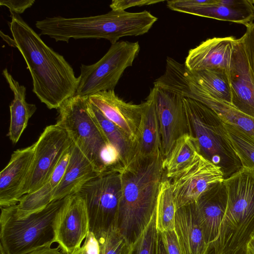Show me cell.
I'll use <instances>...</instances> for the list:
<instances>
[{
    "mask_svg": "<svg viewBox=\"0 0 254 254\" xmlns=\"http://www.w3.org/2000/svg\"><path fill=\"white\" fill-rule=\"evenodd\" d=\"M175 231L183 254H203L207 247L193 203L176 209Z\"/></svg>",
    "mask_w": 254,
    "mask_h": 254,
    "instance_id": "21",
    "label": "cell"
},
{
    "mask_svg": "<svg viewBox=\"0 0 254 254\" xmlns=\"http://www.w3.org/2000/svg\"><path fill=\"white\" fill-rule=\"evenodd\" d=\"M218 3L232 9L254 12V4L250 0H217Z\"/></svg>",
    "mask_w": 254,
    "mask_h": 254,
    "instance_id": "37",
    "label": "cell"
},
{
    "mask_svg": "<svg viewBox=\"0 0 254 254\" xmlns=\"http://www.w3.org/2000/svg\"><path fill=\"white\" fill-rule=\"evenodd\" d=\"M149 94L155 106L161 134V152L164 159L176 140L189 133L183 97L154 84Z\"/></svg>",
    "mask_w": 254,
    "mask_h": 254,
    "instance_id": "11",
    "label": "cell"
},
{
    "mask_svg": "<svg viewBox=\"0 0 254 254\" xmlns=\"http://www.w3.org/2000/svg\"><path fill=\"white\" fill-rule=\"evenodd\" d=\"M244 254H254V235L245 246Z\"/></svg>",
    "mask_w": 254,
    "mask_h": 254,
    "instance_id": "40",
    "label": "cell"
},
{
    "mask_svg": "<svg viewBox=\"0 0 254 254\" xmlns=\"http://www.w3.org/2000/svg\"><path fill=\"white\" fill-rule=\"evenodd\" d=\"M35 2V0H1L0 5L7 7L10 14L20 15L31 7Z\"/></svg>",
    "mask_w": 254,
    "mask_h": 254,
    "instance_id": "36",
    "label": "cell"
},
{
    "mask_svg": "<svg viewBox=\"0 0 254 254\" xmlns=\"http://www.w3.org/2000/svg\"><path fill=\"white\" fill-rule=\"evenodd\" d=\"M176 211L171 182L164 178L159 187L156 206L157 227L159 232L175 230Z\"/></svg>",
    "mask_w": 254,
    "mask_h": 254,
    "instance_id": "27",
    "label": "cell"
},
{
    "mask_svg": "<svg viewBox=\"0 0 254 254\" xmlns=\"http://www.w3.org/2000/svg\"><path fill=\"white\" fill-rule=\"evenodd\" d=\"M170 9L196 16L233 22L247 26L254 20V12L242 11L218 3L217 0L167 1Z\"/></svg>",
    "mask_w": 254,
    "mask_h": 254,
    "instance_id": "18",
    "label": "cell"
},
{
    "mask_svg": "<svg viewBox=\"0 0 254 254\" xmlns=\"http://www.w3.org/2000/svg\"><path fill=\"white\" fill-rule=\"evenodd\" d=\"M228 76L232 105L242 113L254 118V74L239 39H237L234 46Z\"/></svg>",
    "mask_w": 254,
    "mask_h": 254,
    "instance_id": "14",
    "label": "cell"
},
{
    "mask_svg": "<svg viewBox=\"0 0 254 254\" xmlns=\"http://www.w3.org/2000/svg\"><path fill=\"white\" fill-rule=\"evenodd\" d=\"M253 3L254 4V0H253Z\"/></svg>",
    "mask_w": 254,
    "mask_h": 254,
    "instance_id": "45",
    "label": "cell"
},
{
    "mask_svg": "<svg viewBox=\"0 0 254 254\" xmlns=\"http://www.w3.org/2000/svg\"><path fill=\"white\" fill-rule=\"evenodd\" d=\"M171 182L176 209L194 202L198 197L225 178L221 169L199 153L177 172Z\"/></svg>",
    "mask_w": 254,
    "mask_h": 254,
    "instance_id": "9",
    "label": "cell"
},
{
    "mask_svg": "<svg viewBox=\"0 0 254 254\" xmlns=\"http://www.w3.org/2000/svg\"><path fill=\"white\" fill-rule=\"evenodd\" d=\"M183 101L189 133L195 139L199 153L218 167L225 179L241 169L223 120L198 101L185 97Z\"/></svg>",
    "mask_w": 254,
    "mask_h": 254,
    "instance_id": "6",
    "label": "cell"
},
{
    "mask_svg": "<svg viewBox=\"0 0 254 254\" xmlns=\"http://www.w3.org/2000/svg\"><path fill=\"white\" fill-rule=\"evenodd\" d=\"M34 154V144L11 154L8 163L0 173V207L17 204L27 193Z\"/></svg>",
    "mask_w": 254,
    "mask_h": 254,
    "instance_id": "13",
    "label": "cell"
},
{
    "mask_svg": "<svg viewBox=\"0 0 254 254\" xmlns=\"http://www.w3.org/2000/svg\"><path fill=\"white\" fill-rule=\"evenodd\" d=\"M245 34L240 38L250 68L254 74V23L246 26Z\"/></svg>",
    "mask_w": 254,
    "mask_h": 254,
    "instance_id": "32",
    "label": "cell"
},
{
    "mask_svg": "<svg viewBox=\"0 0 254 254\" xmlns=\"http://www.w3.org/2000/svg\"><path fill=\"white\" fill-rule=\"evenodd\" d=\"M76 194L85 202L89 232L96 239L112 226H116L122 195L120 172L101 174L86 183Z\"/></svg>",
    "mask_w": 254,
    "mask_h": 254,
    "instance_id": "8",
    "label": "cell"
},
{
    "mask_svg": "<svg viewBox=\"0 0 254 254\" xmlns=\"http://www.w3.org/2000/svg\"><path fill=\"white\" fill-rule=\"evenodd\" d=\"M97 240L99 254H128L130 245L115 225L103 233Z\"/></svg>",
    "mask_w": 254,
    "mask_h": 254,
    "instance_id": "31",
    "label": "cell"
},
{
    "mask_svg": "<svg viewBox=\"0 0 254 254\" xmlns=\"http://www.w3.org/2000/svg\"><path fill=\"white\" fill-rule=\"evenodd\" d=\"M164 1L162 0H114L110 7L112 10H125L131 7L148 5Z\"/></svg>",
    "mask_w": 254,
    "mask_h": 254,
    "instance_id": "34",
    "label": "cell"
},
{
    "mask_svg": "<svg viewBox=\"0 0 254 254\" xmlns=\"http://www.w3.org/2000/svg\"><path fill=\"white\" fill-rule=\"evenodd\" d=\"M196 100L212 110L226 124L238 128L254 139V118L206 91L200 93Z\"/></svg>",
    "mask_w": 254,
    "mask_h": 254,
    "instance_id": "25",
    "label": "cell"
},
{
    "mask_svg": "<svg viewBox=\"0 0 254 254\" xmlns=\"http://www.w3.org/2000/svg\"><path fill=\"white\" fill-rule=\"evenodd\" d=\"M0 33L1 38L7 43L9 46L15 48V42L13 38H11L8 35L5 34L1 31H0Z\"/></svg>",
    "mask_w": 254,
    "mask_h": 254,
    "instance_id": "41",
    "label": "cell"
},
{
    "mask_svg": "<svg viewBox=\"0 0 254 254\" xmlns=\"http://www.w3.org/2000/svg\"><path fill=\"white\" fill-rule=\"evenodd\" d=\"M88 97L74 95L57 109V124L64 129L100 174L124 167L119 152L107 140L87 108Z\"/></svg>",
    "mask_w": 254,
    "mask_h": 254,
    "instance_id": "3",
    "label": "cell"
},
{
    "mask_svg": "<svg viewBox=\"0 0 254 254\" xmlns=\"http://www.w3.org/2000/svg\"><path fill=\"white\" fill-rule=\"evenodd\" d=\"M89 232V219L84 199L78 194L71 195L59 216L55 242L65 254L81 247Z\"/></svg>",
    "mask_w": 254,
    "mask_h": 254,
    "instance_id": "12",
    "label": "cell"
},
{
    "mask_svg": "<svg viewBox=\"0 0 254 254\" xmlns=\"http://www.w3.org/2000/svg\"><path fill=\"white\" fill-rule=\"evenodd\" d=\"M245 247L231 251H226L221 253L215 252L212 246L209 244L203 254H244Z\"/></svg>",
    "mask_w": 254,
    "mask_h": 254,
    "instance_id": "39",
    "label": "cell"
},
{
    "mask_svg": "<svg viewBox=\"0 0 254 254\" xmlns=\"http://www.w3.org/2000/svg\"><path fill=\"white\" fill-rule=\"evenodd\" d=\"M70 254H90L88 251L87 247L83 244V246L77 249Z\"/></svg>",
    "mask_w": 254,
    "mask_h": 254,
    "instance_id": "43",
    "label": "cell"
},
{
    "mask_svg": "<svg viewBox=\"0 0 254 254\" xmlns=\"http://www.w3.org/2000/svg\"><path fill=\"white\" fill-rule=\"evenodd\" d=\"M2 74L13 94L9 106L10 119L7 136L13 143H16L37 108L35 104L26 102L25 87L15 80L6 68L2 70Z\"/></svg>",
    "mask_w": 254,
    "mask_h": 254,
    "instance_id": "23",
    "label": "cell"
},
{
    "mask_svg": "<svg viewBox=\"0 0 254 254\" xmlns=\"http://www.w3.org/2000/svg\"><path fill=\"white\" fill-rule=\"evenodd\" d=\"M199 153L194 137L186 133L175 143L169 155L163 159V167L166 177L171 179L182 169L189 164Z\"/></svg>",
    "mask_w": 254,
    "mask_h": 254,
    "instance_id": "26",
    "label": "cell"
},
{
    "mask_svg": "<svg viewBox=\"0 0 254 254\" xmlns=\"http://www.w3.org/2000/svg\"><path fill=\"white\" fill-rule=\"evenodd\" d=\"M87 108L90 114L99 126L108 141L119 152L124 167L127 166L136 156L134 143L120 127L107 119L89 100Z\"/></svg>",
    "mask_w": 254,
    "mask_h": 254,
    "instance_id": "24",
    "label": "cell"
},
{
    "mask_svg": "<svg viewBox=\"0 0 254 254\" xmlns=\"http://www.w3.org/2000/svg\"><path fill=\"white\" fill-rule=\"evenodd\" d=\"M227 203V193L224 181L200 195L193 205L198 224L206 244L217 238Z\"/></svg>",
    "mask_w": 254,
    "mask_h": 254,
    "instance_id": "16",
    "label": "cell"
},
{
    "mask_svg": "<svg viewBox=\"0 0 254 254\" xmlns=\"http://www.w3.org/2000/svg\"><path fill=\"white\" fill-rule=\"evenodd\" d=\"M0 254H5L2 248L0 246Z\"/></svg>",
    "mask_w": 254,
    "mask_h": 254,
    "instance_id": "44",
    "label": "cell"
},
{
    "mask_svg": "<svg viewBox=\"0 0 254 254\" xmlns=\"http://www.w3.org/2000/svg\"><path fill=\"white\" fill-rule=\"evenodd\" d=\"M88 100L135 144L143 103L137 105L127 103L116 95L114 90L94 93L88 97Z\"/></svg>",
    "mask_w": 254,
    "mask_h": 254,
    "instance_id": "15",
    "label": "cell"
},
{
    "mask_svg": "<svg viewBox=\"0 0 254 254\" xmlns=\"http://www.w3.org/2000/svg\"><path fill=\"white\" fill-rule=\"evenodd\" d=\"M232 36L207 39L190 49L185 65L190 70L223 69L228 71L234 45Z\"/></svg>",
    "mask_w": 254,
    "mask_h": 254,
    "instance_id": "17",
    "label": "cell"
},
{
    "mask_svg": "<svg viewBox=\"0 0 254 254\" xmlns=\"http://www.w3.org/2000/svg\"><path fill=\"white\" fill-rule=\"evenodd\" d=\"M226 126L242 167L254 170V139L234 126L226 124Z\"/></svg>",
    "mask_w": 254,
    "mask_h": 254,
    "instance_id": "29",
    "label": "cell"
},
{
    "mask_svg": "<svg viewBox=\"0 0 254 254\" xmlns=\"http://www.w3.org/2000/svg\"><path fill=\"white\" fill-rule=\"evenodd\" d=\"M160 233L167 254H183L175 230Z\"/></svg>",
    "mask_w": 254,
    "mask_h": 254,
    "instance_id": "35",
    "label": "cell"
},
{
    "mask_svg": "<svg viewBox=\"0 0 254 254\" xmlns=\"http://www.w3.org/2000/svg\"><path fill=\"white\" fill-rule=\"evenodd\" d=\"M72 141L67 132L57 124L47 126L34 143V154L27 193L43 187Z\"/></svg>",
    "mask_w": 254,
    "mask_h": 254,
    "instance_id": "10",
    "label": "cell"
},
{
    "mask_svg": "<svg viewBox=\"0 0 254 254\" xmlns=\"http://www.w3.org/2000/svg\"><path fill=\"white\" fill-rule=\"evenodd\" d=\"M71 147V145L64 153L48 181L52 189L55 191L62 180L66 172L70 158Z\"/></svg>",
    "mask_w": 254,
    "mask_h": 254,
    "instance_id": "33",
    "label": "cell"
},
{
    "mask_svg": "<svg viewBox=\"0 0 254 254\" xmlns=\"http://www.w3.org/2000/svg\"><path fill=\"white\" fill-rule=\"evenodd\" d=\"M224 182L226 209L218 237L210 243L218 253L244 248L254 235V170L242 167Z\"/></svg>",
    "mask_w": 254,
    "mask_h": 254,
    "instance_id": "4",
    "label": "cell"
},
{
    "mask_svg": "<svg viewBox=\"0 0 254 254\" xmlns=\"http://www.w3.org/2000/svg\"><path fill=\"white\" fill-rule=\"evenodd\" d=\"M143 104L135 141L136 156L139 157L154 156L161 151L159 124L154 102L149 94Z\"/></svg>",
    "mask_w": 254,
    "mask_h": 254,
    "instance_id": "22",
    "label": "cell"
},
{
    "mask_svg": "<svg viewBox=\"0 0 254 254\" xmlns=\"http://www.w3.org/2000/svg\"><path fill=\"white\" fill-rule=\"evenodd\" d=\"M99 175L92 163L72 142L69 161L64 175L55 191L53 200L75 194L86 183Z\"/></svg>",
    "mask_w": 254,
    "mask_h": 254,
    "instance_id": "20",
    "label": "cell"
},
{
    "mask_svg": "<svg viewBox=\"0 0 254 254\" xmlns=\"http://www.w3.org/2000/svg\"><path fill=\"white\" fill-rule=\"evenodd\" d=\"M159 235L155 209L143 231L130 245L128 254H157Z\"/></svg>",
    "mask_w": 254,
    "mask_h": 254,
    "instance_id": "30",
    "label": "cell"
},
{
    "mask_svg": "<svg viewBox=\"0 0 254 254\" xmlns=\"http://www.w3.org/2000/svg\"><path fill=\"white\" fill-rule=\"evenodd\" d=\"M59 247L51 248V246L41 247L27 254H65L62 251H60Z\"/></svg>",
    "mask_w": 254,
    "mask_h": 254,
    "instance_id": "38",
    "label": "cell"
},
{
    "mask_svg": "<svg viewBox=\"0 0 254 254\" xmlns=\"http://www.w3.org/2000/svg\"><path fill=\"white\" fill-rule=\"evenodd\" d=\"M55 190L49 182L39 189L24 195L18 203L14 205L16 216L23 218L46 207L53 201Z\"/></svg>",
    "mask_w": 254,
    "mask_h": 254,
    "instance_id": "28",
    "label": "cell"
},
{
    "mask_svg": "<svg viewBox=\"0 0 254 254\" xmlns=\"http://www.w3.org/2000/svg\"><path fill=\"white\" fill-rule=\"evenodd\" d=\"M157 254H167L165 248L164 247L160 233H159L158 244V253Z\"/></svg>",
    "mask_w": 254,
    "mask_h": 254,
    "instance_id": "42",
    "label": "cell"
},
{
    "mask_svg": "<svg viewBox=\"0 0 254 254\" xmlns=\"http://www.w3.org/2000/svg\"><path fill=\"white\" fill-rule=\"evenodd\" d=\"M70 196L23 218L16 216L14 205L0 207V246L5 254H27L55 242L57 221Z\"/></svg>",
    "mask_w": 254,
    "mask_h": 254,
    "instance_id": "5",
    "label": "cell"
},
{
    "mask_svg": "<svg viewBox=\"0 0 254 254\" xmlns=\"http://www.w3.org/2000/svg\"><path fill=\"white\" fill-rule=\"evenodd\" d=\"M161 151L146 157L135 156L120 172L122 195L116 227L130 245L149 223L156 209L163 178Z\"/></svg>",
    "mask_w": 254,
    "mask_h": 254,
    "instance_id": "2",
    "label": "cell"
},
{
    "mask_svg": "<svg viewBox=\"0 0 254 254\" xmlns=\"http://www.w3.org/2000/svg\"><path fill=\"white\" fill-rule=\"evenodd\" d=\"M140 50L138 42L118 41L96 63L81 64L74 95L87 96L114 90L125 69L133 64Z\"/></svg>",
    "mask_w": 254,
    "mask_h": 254,
    "instance_id": "7",
    "label": "cell"
},
{
    "mask_svg": "<svg viewBox=\"0 0 254 254\" xmlns=\"http://www.w3.org/2000/svg\"><path fill=\"white\" fill-rule=\"evenodd\" d=\"M166 64L183 78L217 99L232 104L228 71L223 69L190 70L184 64L168 57Z\"/></svg>",
    "mask_w": 254,
    "mask_h": 254,
    "instance_id": "19",
    "label": "cell"
},
{
    "mask_svg": "<svg viewBox=\"0 0 254 254\" xmlns=\"http://www.w3.org/2000/svg\"><path fill=\"white\" fill-rule=\"evenodd\" d=\"M10 17L8 25L32 77V91L48 109H58L74 96L78 77L64 58L49 47L20 15Z\"/></svg>",
    "mask_w": 254,
    "mask_h": 254,
    "instance_id": "1",
    "label": "cell"
}]
</instances>
